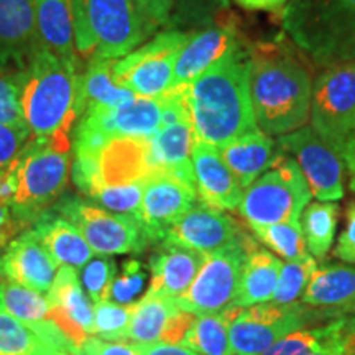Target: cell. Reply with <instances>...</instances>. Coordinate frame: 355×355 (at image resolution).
<instances>
[{"label": "cell", "mask_w": 355, "mask_h": 355, "mask_svg": "<svg viewBox=\"0 0 355 355\" xmlns=\"http://www.w3.org/2000/svg\"><path fill=\"white\" fill-rule=\"evenodd\" d=\"M196 140L217 148L255 130L247 60L234 50L183 86Z\"/></svg>", "instance_id": "cell-1"}, {"label": "cell", "mask_w": 355, "mask_h": 355, "mask_svg": "<svg viewBox=\"0 0 355 355\" xmlns=\"http://www.w3.org/2000/svg\"><path fill=\"white\" fill-rule=\"evenodd\" d=\"M247 78L255 122L261 132L282 137L306 125L313 83L295 56L263 46L247 60Z\"/></svg>", "instance_id": "cell-2"}, {"label": "cell", "mask_w": 355, "mask_h": 355, "mask_svg": "<svg viewBox=\"0 0 355 355\" xmlns=\"http://www.w3.org/2000/svg\"><path fill=\"white\" fill-rule=\"evenodd\" d=\"M20 71L19 105L32 137L69 135L78 122V63L37 42Z\"/></svg>", "instance_id": "cell-3"}, {"label": "cell", "mask_w": 355, "mask_h": 355, "mask_svg": "<svg viewBox=\"0 0 355 355\" xmlns=\"http://www.w3.org/2000/svg\"><path fill=\"white\" fill-rule=\"evenodd\" d=\"M282 25L318 64L329 68L355 61V0H290Z\"/></svg>", "instance_id": "cell-4"}, {"label": "cell", "mask_w": 355, "mask_h": 355, "mask_svg": "<svg viewBox=\"0 0 355 355\" xmlns=\"http://www.w3.org/2000/svg\"><path fill=\"white\" fill-rule=\"evenodd\" d=\"M76 51L119 60L148 37L150 28L135 0H69Z\"/></svg>", "instance_id": "cell-5"}, {"label": "cell", "mask_w": 355, "mask_h": 355, "mask_svg": "<svg viewBox=\"0 0 355 355\" xmlns=\"http://www.w3.org/2000/svg\"><path fill=\"white\" fill-rule=\"evenodd\" d=\"M69 176V139L55 135L32 137L19 157V189L12 209L25 225L51 209Z\"/></svg>", "instance_id": "cell-6"}, {"label": "cell", "mask_w": 355, "mask_h": 355, "mask_svg": "<svg viewBox=\"0 0 355 355\" xmlns=\"http://www.w3.org/2000/svg\"><path fill=\"white\" fill-rule=\"evenodd\" d=\"M311 198L298 162L288 155H275L268 170L243 191L239 212L250 227L300 222Z\"/></svg>", "instance_id": "cell-7"}, {"label": "cell", "mask_w": 355, "mask_h": 355, "mask_svg": "<svg viewBox=\"0 0 355 355\" xmlns=\"http://www.w3.org/2000/svg\"><path fill=\"white\" fill-rule=\"evenodd\" d=\"M311 127L336 153L355 130V61L329 66L313 84Z\"/></svg>", "instance_id": "cell-8"}, {"label": "cell", "mask_w": 355, "mask_h": 355, "mask_svg": "<svg viewBox=\"0 0 355 355\" xmlns=\"http://www.w3.org/2000/svg\"><path fill=\"white\" fill-rule=\"evenodd\" d=\"M53 211L76 225L97 255L140 254L148 243L135 217L115 214L81 198L60 199Z\"/></svg>", "instance_id": "cell-9"}, {"label": "cell", "mask_w": 355, "mask_h": 355, "mask_svg": "<svg viewBox=\"0 0 355 355\" xmlns=\"http://www.w3.org/2000/svg\"><path fill=\"white\" fill-rule=\"evenodd\" d=\"M242 239L206 255L204 265L184 295L175 298L178 308L196 314H219L234 304L247 254Z\"/></svg>", "instance_id": "cell-10"}, {"label": "cell", "mask_w": 355, "mask_h": 355, "mask_svg": "<svg viewBox=\"0 0 355 355\" xmlns=\"http://www.w3.org/2000/svg\"><path fill=\"white\" fill-rule=\"evenodd\" d=\"M189 33L166 30L152 42L115 60L114 74L121 86L139 97H159L171 87L176 56Z\"/></svg>", "instance_id": "cell-11"}, {"label": "cell", "mask_w": 355, "mask_h": 355, "mask_svg": "<svg viewBox=\"0 0 355 355\" xmlns=\"http://www.w3.org/2000/svg\"><path fill=\"white\" fill-rule=\"evenodd\" d=\"M308 321L304 304L261 303L242 308L230 321L234 355H263L279 339L298 331Z\"/></svg>", "instance_id": "cell-12"}, {"label": "cell", "mask_w": 355, "mask_h": 355, "mask_svg": "<svg viewBox=\"0 0 355 355\" xmlns=\"http://www.w3.org/2000/svg\"><path fill=\"white\" fill-rule=\"evenodd\" d=\"M278 145L295 155L314 198L322 202H334L344 196V159L319 139L313 127L304 125L282 135Z\"/></svg>", "instance_id": "cell-13"}, {"label": "cell", "mask_w": 355, "mask_h": 355, "mask_svg": "<svg viewBox=\"0 0 355 355\" xmlns=\"http://www.w3.org/2000/svg\"><path fill=\"white\" fill-rule=\"evenodd\" d=\"M162 97H139L119 107H96L83 114L74 135H91L101 140L152 139L162 128Z\"/></svg>", "instance_id": "cell-14"}, {"label": "cell", "mask_w": 355, "mask_h": 355, "mask_svg": "<svg viewBox=\"0 0 355 355\" xmlns=\"http://www.w3.org/2000/svg\"><path fill=\"white\" fill-rule=\"evenodd\" d=\"M196 186L180 178L158 173L146 181L144 198L135 219L148 242H163L165 235L181 216L196 204Z\"/></svg>", "instance_id": "cell-15"}, {"label": "cell", "mask_w": 355, "mask_h": 355, "mask_svg": "<svg viewBox=\"0 0 355 355\" xmlns=\"http://www.w3.org/2000/svg\"><path fill=\"white\" fill-rule=\"evenodd\" d=\"M46 298L50 303L48 319L63 332L74 354L87 337L94 336V308L84 291L76 268L61 265Z\"/></svg>", "instance_id": "cell-16"}, {"label": "cell", "mask_w": 355, "mask_h": 355, "mask_svg": "<svg viewBox=\"0 0 355 355\" xmlns=\"http://www.w3.org/2000/svg\"><path fill=\"white\" fill-rule=\"evenodd\" d=\"M58 261L30 227L13 239L0 255V277L46 295L55 282Z\"/></svg>", "instance_id": "cell-17"}, {"label": "cell", "mask_w": 355, "mask_h": 355, "mask_svg": "<svg viewBox=\"0 0 355 355\" xmlns=\"http://www.w3.org/2000/svg\"><path fill=\"white\" fill-rule=\"evenodd\" d=\"M239 239L235 222L224 212L201 204L191 209L171 225L163 243L211 255Z\"/></svg>", "instance_id": "cell-18"}, {"label": "cell", "mask_w": 355, "mask_h": 355, "mask_svg": "<svg viewBox=\"0 0 355 355\" xmlns=\"http://www.w3.org/2000/svg\"><path fill=\"white\" fill-rule=\"evenodd\" d=\"M191 162L198 196L202 204L217 211L239 209L243 188L224 162L219 148L201 140H194Z\"/></svg>", "instance_id": "cell-19"}, {"label": "cell", "mask_w": 355, "mask_h": 355, "mask_svg": "<svg viewBox=\"0 0 355 355\" xmlns=\"http://www.w3.org/2000/svg\"><path fill=\"white\" fill-rule=\"evenodd\" d=\"M237 48L239 38L232 25L211 26L202 32L189 33V38L176 56L171 87L194 81L199 74Z\"/></svg>", "instance_id": "cell-20"}, {"label": "cell", "mask_w": 355, "mask_h": 355, "mask_svg": "<svg viewBox=\"0 0 355 355\" xmlns=\"http://www.w3.org/2000/svg\"><path fill=\"white\" fill-rule=\"evenodd\" d=\"M206 255L171 243H163V248L150 259L148 295L178 298L184 295L198 277Z\"/></svg>", "instance_id": "cell-21"}, {"label": "cell", "mask_w": 355, "mask_h": 355, "mask_svg": "<svg viewBox=\"0 0 355 355\" xmlns=\"http://www.w3.org/2000/svg\"><path fill=\"white\" fill-rule=\"evenodd\" d=\"M196 140L191 119L162 127L150 139V155L157 173H168L196 186L193 171V145Z\"/></svg>", "instance_id": "cell-22"}, {"label": "cell", "mask_w": 355, "mask_h": 355, "mask_svg": "<svg viewBox=\"0 0 355 355\" xmlns=\"http://www.w3.org/2000/svg\"><path fill=\"white\" fill-rule=\"evenodd\" d=\"M32 229L46 247V250L58 261V265H68L73 268H83L94 257V252L76 225L48 209L37 217Z\"/></svg>", "instance_id": "cell-23"}, {"label": "cell", "mask_w": 355, "mask_h": 355, "mask_svg": "<svg viewBox=\"0 0 355 355\" xmlns=\"http://www.w3.org/2000/svg\"><path fill=\"white\" fill-rule=\"evenodd\" d=\"M273 148L275 141L272 137L266 135L260 128H255L220 146L219 152L245 191L273 163Z\"/></svg>", "instance_id": "cell-24"}, {"label": "cell", "mask_w": 355, "mask_h": 355, "mask_svg": "<svg viewBox=\"0 0 355 355\" xmlns=\"http://www.w3.org/2000/svg\"><path fill=\"white\" fill-rule=\"evenodd\" d=\"M115 60H105L92 56L87 69L79 74L78 91V112L83 117L84 112L96 107H119L135 99L130 89L121 86L114 74Z\"/></svg>", "instance_id": "cell-25"}, {"label": "cell", "mask_w": 355, "mask_h": 355, "mask_svg": "<svg viewBox=\"0 0 355 355\" xmlns=\"http://www.w3.org/2000/svg\"><path fill=\"white\" fill-rule=\"evenodd\" d=\"M38 42L55 55L78 63L69 0H33Z\"/></svg>", "instance_id": "cell-26"}, {"label": "cell", "mask_w": 355, "mask_h": 355, "mask_svg": "<svg viewBox=\"0 0 355 355\" xmlns=\"http://www.w3.org/2000/svg\"><path fill=\"white\" fill-rule=\"evenodd\" d=\"M301 303L313 308H350L355 303V265H318Z\"/></svg>", "instance_id": "cell-27"}, {"label": "cell", "mask_w": 355, "mask_h": 355, "mask_svg": "<svg viewBox=\"0 0 355 355\" xmlns=\"http://www.w3.org/2000/svg\"><path fill=\"white\" fill-rule=\"evenodd\" d=\"M282 266L283 261L277 259L272 252L263 248L248 252L234 304L248 308V306L270 303L277 290Z\"/></svg>", "instance_id": "cell-28"}, {"label": "cell", "mask_w": 355, "mask_h": 355, "mask_svg": "<svg viewBox=\"0 0 355 355\" xmlns=\"http://www.w3.org/2000/svg\"><path fill=\"white\" fill-rule=\"evenodd\" d=\"M178 309L180 308L173 298L145 293L139 303L130 306L127 339L133 340L137 345L159 343L168 322Z\"/></svg>", "instance_id": "cell-29"}, {"label": "cell", "mask_w": 355, "mask_h": 355, "mask_svg": "<svg viewBox=\"0 0 355 355\" xmlns=\"http://www.w3.org/2000/svg\"><path fill=\"white\" fill-rule=\"evenodd\" d=\"M339 206L334 202H309L301 214L306 250L314 259L322 260L331 250L337 229Z\"/></svg>", "instance_id": "cell-30"}, {"label": "cell", "mask_w": 355, "mask_h": 355, "mask_svg": "<svg viewBox=\"0 0 355 355\" xmlns=\"http://www.w3.org/2000/svg\"><path fill=\"white\" fill-rule=\"evenodd\" d=\"M37 42L33 0H0V44L17 50Z\"/></svg>", "instance_id": "cell-31"}, {"label": "cell", "mask_w": 355, "mask_h": 355, "mask_svg": "<svg viewBox=\"0 0 355 355\" xmlns=\"http://www.w3.org/2000/svg\"><path fill=\"white\" fill-rule=\"evenodd\" d=\"M352 331L350 319H337L318 329H298L275 343L263 355H311L343 340Z\"/></svg>", "instance_id": "cell-32"}, {"label": "cell", "mask_w": 355, "mask_h": 355, "mask_svg": "<svg viewBox=\"0 0 355 355\" xmlns=\"http://www.w3.org/2000/svg\"><path fill=\"white\" fill-rule=\"evenodd\" d=\"M30 324L0 306V355H61Z\"/></svg>", "instance_id": "cell-33"}, {"label": "cell", "mask_w": 355, "mask_h": 355, "mask_svg": "<svg viewBox=\"0 0 355 355\" xmlns=\"http://www.w3.org/2000/svg\"><path fill=\"white\" fill-rule=\"evenodd\" d=\"M229 326L224 314H201L181 344L199 355H234Z\"/></svg>", "instance_id": "cell-34"}, {"label": "cell", "mask_w": 355, "mask_h": 355, "mask_svg": "<svg viewBox=\"0 0 355 355\" xmlns=\"http://www.w3.org/2000/svg\"><path fill=\"white\" fill-rule=\"evenodd\" d=\"M0 306L26 324L46 321L50 313L46 295L8 279L0 282Z\"/></svg>", "instance_id": "cell-35"}, {"label": "cell", "mask_w": 355, "mask_h": 355, "mask_svg": "<svg viewBox=\"0 0 355 355\" xmlns=\"http://www.w3.org/2000/svg\"><path fill=\"white\" fill-rule=\"evenodd\" d=\"M259 241L286 261L300 260L308 255L300 222H279V224L252 227Z\"/></svg>", "instance_id": "cell-36"}, {"label": "cell", "mask_w": 355, "mask_h": 355, "mask_svg": "<svg viewBox=\"0 0 355 355\" xmlns=\"http://www.w3.org/2000/svg\"><path fill=\"white\" fill-rule=\"evenodd\" d=\"M316 259L311 257L309 254L300 260H290L286 263H283L272 303H298L303 298L306 286H308L309 279L313 277V273L316 272Z\"/></svg>", "instance_id": "cell-37"}, {"label": "cell", "mask_w": 355, "mask_h": 355, "mask_svg": "<svg viewBox=\"0 0 355 355\" xmlns=\"http://www.w3.org/2000/svg\"><path fill=\"white\" fill-rule=\"evenodd\" d=\"M146 181L148 180H137L130 181V183L101 186L89 199L94 201L97 206L104 207V209L110 212H115V214L135 217L140 209Z\"/></svg>", "instance_id": "cell-38"}, {"label": "cell", "mask_w": 355, "mask_h": 355, "mask_svg": "<svg viewBox=\"0 0 355 355\" xmlns=\"http://www.w3.org/2000/svg\"><path fill=\"white\" fill-rule=\"evenodd\" d=\"M146 278L148 275L139 260L123 261L121 273L114 278L112 286H110L109 300L130 308L144 298Z\"/></svg>", "instance_id": "cell-39"}, {"label": "cell", "mask_w": 355, "mask_h": 355, "mask_svg": "<svg viewBox=\"0 0 355 355\" xmlns=\"http://www.w3.org/2000/svg\"><path fill=\"white\" fill-rule=\"evenodd\" d=\"M115 263L107 255L92 257L81 268V285L92 303L109 300V291L115 278Z\"/></svg>", "instance_id": "cell-40"}, {"label": "cell", "mask_w": 355, "mask_h": 355, "mask_svg": "<svg viewBox=\"0 0 355 355\" xmlns=\"http://www.w3.org/2000/svg\"><path fill=\"white\" fill-rule=\"evenodd\" d=\"M130 308L110 300L94 306V336L105 340H127Z\"/></svg>", "instance_id": "cell-41"}, {"label": "cell", "mask_w": 355, "mask_h": 355, "mask_svg": "<svg viewBox=\"0 0 355 355\" xmlns=\"http://www.w3.org/2000/svg\"><path fill=\"white\" fill-rule=\"evenodd\" d=\"M32 139L26 125H2L0 123V170L20 157Z\"/></svg>", "instance_id": "cell-42"}, {"label": "cell", "mask_w": 355, "mask_h": 355, "mask_svg": "<svg viewBox=\"0 0 355 355\" xmlns=\"http://www.w3.org/2000/svg\"><path fill=\"white\" fill-rule=\"evenodd\" d=\"M74 355H140V347L123 340H105L91 336L74 350Z\"/></svg>", "instance_id": "cell-43"}, {"label": "cell", "mask_w": 355, "mask_h": 355, "mask_svg": "<svg viewBox=\"0 0 355 355\" xmlns=\"http://www.w3.org/2000/svg\"><path fill=\"white\" fill-rule=\"evenodd\" d=\"M140 8V13L148 25L150 32L159 25H166L170 21L173 7L176 0H135Z\"/></svg>", "instance_id": "cell-44"}, {"label": "cell", "mask_w": 355, "mask_h": 355, "mask_svg": "<svg viewBox=\"0 0 355 355\" xmlns=\"http://www.w3.org/2000/svg\"><path fill=\"white\" fill-rule=\"evenodd\" d=\"M334 255L345 263H355V202L349 206L347 220L334 248Z\"/></svg>", "instance_id": "cell-45"}, {"label": "cell", "mask_w": 355, "mask_h": 355, "mask_svg": "<svg viewBox=\"0 0 355 355\" xmlns=\"http://www.w3.org/2000/svg\"><path fill=\"white\" fill-rule=\"evenodd\" d=\"M194 321H196V314L188 313V311H183V309H178L175 316L170 319V322H168L166 329L163 332L162 340H159V343L181 344Z\"/></svg>", "instance_id": "cell-46"}, {"label": "cell", "mask_w": 355, "mask_h": 355, "mask_svg": "<svg viewBox=\"0 0 355 355\" xmlns=\"http://www.w3.org/2000/svg\"><path fill=\"white\" fill-rule=\"evenodd\" d=\"M25 227V222L17 217L12 206L0 202V250L6 248L17 234L24 232Z\"/></svg>", "instance_id": "cell-47"}, {"label": "cell", "mask_w": 355, "mask_h": 355, "mask_svg": "<svg viewBox=\"0 0 355 355\" xmlns=\"http://www.w3.org/2000/svg\"><path fill=\"white\" fill-rule=\"evenodd\" d=\"M19 189V158L0 170V202L12 206Z\"/></svg>", "instance_id": "cell-48"}, {"label": "cell", "mask_w": 355, "mask_h": 355, "mask_svg": "<svg viewBox=\"0 0 355 355\" xmlns=\"http://www.w3.org/2000/svg\"><path fill=\"white\" fill-rule=\"evenodd\" d=\"M139 347L140 355H199L183 344L155 343L150 345H139Z\"/></svg>", "instance_id": "cell-49"}, {"label": "cell", "mask_w": 355, "mask_h": 355, "mask_svg": "<svg viewBox=\"0 0 355 355\" xmlns=\"http://www.w3.org/2000/svg\"><path fill=\"white\" fill-rule=\"evenodd\" d=\"M242 8L247 10H268L275 12L282 8L288 0H235Z\"/></svg>", "instance_id": "cell-50"}, {"label": "cell", "mask_w": 355, "mask_h": 355, "mask_svg": "<svg viewBox=\"0 0 355 355\" xmlns=\"http://www.w3.org/2000/svg\"><path fill=\"white\" fill-rule=\"evenodd\" d=\"M198 3L201 6V10L206 13H212L217 10H225L229 7L230 0H198Z\"/></svg>", "instance_id": "cell-51"}, {"label": "cell", "mask_w": 355, "mask_h": 355, "mask_svg": "<svg viewBox=\"0 0 355 355\" xmlns=\"http://www.w3.org/2000/svg\"><path fill=\"white\" fill-rule=\"evenodd\" d=\"M344 355H355V331H352L349 334L347 339V345H345V352Z\"/></svg>", "instance_id": "cell-52"}, {"label": "cell", "mask_w": 355, "mask_h": 355, "mask_svg": "<svg viewBox=\"0 0 355 355\" xmlns=\"http://www.w3.org/2000/svg\"><path fill=\"white\" fill-rule=\"evenodd\" d=\"M344 313H347V314H355V303H354L352 306H350V308L345 309ZM352 319H354V322H355V318H352Z\"/></svg>", "instance_id": "cell-53"}, {"label": "cell", "mask_w": 355, "mask_h": 355, "mask_svg": "<svg viewBox=\"0 0 355 355\" xmlns=\"http://www.w3.org/2000/svg\"><path fill=\"white\" fill-rule=\"evenodd\" d=\"M350 189H352L355 193V175L350 176Z\"/></svg>", "instance_id": "cell-54"}, {"label": "cell", "mask_w": 355, "mask_h": 355, "mask_svg": "<svg viewBox=\"0 0 355 355\" xmlns=\"http://www.w3.org/2000/svg\"><path fill=\"white\" fill-rule=\"evenodd\" d=\"M61 355H74V354H71V352H63Z\"/></svg>", "instance_id": "cell-55"}]
</instances>
